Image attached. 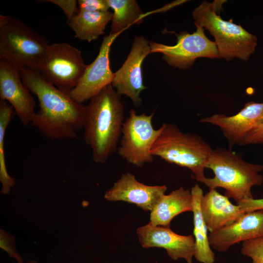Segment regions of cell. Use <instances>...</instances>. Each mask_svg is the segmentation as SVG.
<instances>
[{
    "instance_id": "obj_1",
    "label": "cell",
    "mask_w": 263,
    "mask_h": 263,
    "mask_svg": "<svg viewBox=\"0 0 263 263\" xmlns=\"http://www.w3.org/2000/svg\"><path fill=\"white\" fill-rule=\"evenodd\" d=\"M19 70L24 84L39 102L31 124L52 140L76 139L85 126L86 106L49 83L38 72L26 67Z\"/></svg>"
},
{
    "instance_id": "obj_2",
    "label": "cell",
    "mask_w": 263,
    "mask_h": 263,
    "mask_svg": "<svg viewBox=\"0 0 263 263\" xmlns=\"http://www.w3.org/2000/svg\"><path fill=\"white\" fill-rule=\"evenodd\" d=\"M120 96L110 84L86 106L83 139L90 147L95 163L106 162L117 150L125 121Z\"/></svg>"
},
{
    "instance_id": "obj_3",
    "label": "cell",
    "mask_w": 263,
    "mask_h": 263,
    "mask_svg": "<svg viewBox=\"0 0 263 263\" xmlns=\"http://www.w3.org/2000/svg\"><path fill=\"white\" fill-rule=\"evenodd\" d=\"M206 168L214 173L213 178L205 177L201 182L209 189L217 188L225 189V196L237 203L253 198L251 188L263 183V165L253 164L243 160L241 155L231 150L217 147L213 150Z\"/></svg>"
},
{
    "instance_id": "obj_4",
    "label": "cell",
    "mask_w": 263,
    "mask_h": 263,
    "mask_svg": "<svg viewBox=\"0 0 263 263\" xmlns=\"http://www.w3.org/2000/svg\"><path fill=\"white\" fill-rule=\"evenodd\" d=\"M151 153L166 162L189 169L192 178L200 182L213 149L199 135L182 132L172 123H163Z\"/></svg>"
},
{
    "instance_id": "obj_5",
    "label": "cell",
    "mask_w": 263,
    "mask_h": 263,
    "mask_svg": "<svg viewBox=\"0 0 263 263\" xmlns=\"http://www.w3.org/2000/svg\"><path fill=\"white\" fill-rule=\"evenodd\" d=\"M225 1H204L192 12L194 24L208 30L214 37L219 57L246 60L255 51L257 38L240 25L221 17L219 14Z\"/></svg>"
},
{
    "instance_id": "obj_6",
    "label": "cell",
    "mask_w": 263,
    "mask_h": 263,
    "mask_svg": "<svg viewBox=\"0 0 263 263\" xmlns=\"http://www.w3.org/2000/svg\"><path fill=\"white\" fill-rule=\"evenodd\" d=\"M50 44L44 37L19 19L0 15V59L38 72Z\"/></svg>"
},
{
    "instance_id": "obj_7",
    "label": "cell",
    "mask_w": 263,
    "mask_h": 263,
    "mask_svg": "<svg viewBox=\"0 0 263 263\" xmlns=\"http://www.w3.org/2000/svg\"><path fill=\"white\" fill-rule=\"evenodd\" d=\"M86 66L80 50L69 43L57 42L49 45L38 72L49 83L69 94Z\"/></svg>"
},
{
    "instance_id": "obj_8",
    "label": "cell",
    "mask_w": 263,
    "mask_h": 263,
    "mask_svg": "<svg viewBox=\"0 0 263 263\" xmlns=\"http://www.w3.org/2000/svg\"><path fill=\"white\" fill-rule=\"evenodd\" d=\"M153 114H137L131 109L123 123L118 153L128 163L137 167L153 160L151 150L161 131V127L154 129L152 126Z\"/></svg>"
},
{
    "instance_id": "obj_9",
    "label": "cell",
    "mask_w": 263,
    "mask_h": 263,
    "mask_svg": "<svg viewBox=\"0 0 263 263\" xmlns=\"http://www.w3.org/2000/svg\"><path fill=\"white\" fill-rule=\"evenodd\" d=\"M196 27V31L192 34L183 32L178 34L174 45L150 42L151 53L163 54V58L169 65L182 69L189 68L199 57H219L215 41L207 38L204 28Z\"/></svg>"
},
{
    "instance_id": "obj_10",
    "label": "cell",
    "mask_w": 263,
    "mask_h": 263,
    "mask_svg": "<svg viewBox=\"0 0 263 263\" xmlns=\"http://www.w3.org/2000/svg\"><path fill=\"white\" fill-rule=\"evenodd\" d=\"M120 34H109L103 38L97 56L92 63L87 65L76 86L69 93L74 101L83 104L112 84L114 73L110 66V52L112 44Z\"/></svg>"
},
{
    "instance_id": "obj_11",
    "label": "cell",
    "mask_w": 263,
    "mask_h": 263,
    "mask_svg": "<svg viewBox=\"0 0 263 263\" xmlns=\"http://www.w3.org/2000/svg\"><path fill=\"white\" fill-rule=\"evenodd\" d=\"M150 53L149 41L142 36L135 37L127 59L114 73L112 83L118 94L129 97L136 106L141 102V92L146 89L143 83L142 64Z\"/></svg>"
},
{
    "instance_id": "obj_12",
    "label": "cell",
    "mask_w": 263,
    "mask_h": 263,
    "mask_svg": "<svg viewBox=\"0 0 263 263\" xmlns=\"http://www.w3.org/2000/svg\"><path fill=\"white\" fill-rule=\"evenodd\" d=\"M0 98L13 107L22 125L31 123L35 101L22 82L19 68L3 59H0Z\"/></svg>"
},
{
    "instance_id": "obj_13",
    "label": "cell",
    "mask_w": 263,
    "mask_h": 263,
    "mask_svg": "<svg viewBox=\"0 0 263 263\" xmlns=\"http://www.w3.org/2000/svg\"><path fill=\"white\" fill-rule=\"evenodd\" d=\"M136 234L143 248H162L171 259L176 261L183 259L187 263H192L195 251L193 235H179L170 226H155L150 223L138 227Z\"/></svg>"
},
{
    "instance_id": "obj_14",
    "label": "cell",
    "mask_w": 263,
    "mask_h": 263,
    "mask_svg": "<svg viewBox=\"0 0 263 263\" xmlns=\"http://www.w3.org/2000/svg\"><path fill=\"white\" fill-rule=\"evenodd\" d=\"M200 121L218 127L227 140L229 149L232 150L236 145H242L247 134L263 123V102L250 101L233 115L215 114Z\"/></svg>"
},
{
    "instance_id": "obj_15",
    "label": "cell",
    "mask_w": 263,
    "mask_h": 263,
    "mask_svg": "<svg viewBox=\"0 0 263 263\" xmlns=\"http://www.w3.org/2000/svg\"><path fill=\"white\" fill-rule=\"evenodd\" d=\"M167 189L165 185L149 186L139 182L131 173H125L107 189L104 195L112 202L123 201L151 211Z\"/></svg>"
},
{
    "instance_id": "obj_16",
    "label": "cell",
    "mask_w": 263,
    "mask_h": 263,
    "mask_svg": "<svg viewBox=\"0 0 263 263\" xmlns=\"http://www.w3.org/2000/svg\"><path fill=\"white\" fill-rule=\"evenodd\" d=\"M263 237V210L246 212L238 220L208 235L211 247L226 252L235 244Z\"/></svg>"
},
{
    "instance_id": "obj_17",
    "label": "cell",
    "mask_w": 263,
    "mask_h": 263,
    "mask_svg": "<svg viewBox=\"0 0 263 263\" xmlns=\"http://www.w3.org/2000/svg\"><path fill=\"white\" fill-rule=\"evenodd\" d=\"M200 207L210 233L232 224L245 213L238 205L232 204L228 198L221 194L216 189H209L203 195Z\"/></svg>"
},
{
    "instance_id": "obj_18",
    "label": "cell",
    "mask_w": 263,
    "mask_h": 263,
    "mask_svg": "<svg viewBox=\"0 0 263 263\" xmlns=\"http://www.w3.org/2000/svg\"><path fill=\"white\" fill-rule=\"evenodd\" d=\"M192 211L191 190L181 187L168 194H163L150 211V223L155 226H168L177 215Z\"/></svg>"
},
{
    "instance_id": "obj_19",
    "label": "cell",
    "mask_w": 263,
    "mask_h": 263,
    "mask_svg": "<svg viewBox=\"0 0 263 263\" xmlns=\"http://www.w3.org/2000/svg\"><path fill=\"white\" fill-rule=\"evenodd\" d=\"M193 214V235L195 240L194 257L201 263H214L215 255L211 248L207 235V227L204 220L200 207L203 191L196 184L191 188Z\"/></svg>"
},
{
    "instance_id": "obj_20",
    "label": "cell",
    "mask_w": 263,
    "mask_h": 263,
    "mask_svg": "<svg viewBox=\"0 0 263 263\" xmlns=\"http://www.w3.org/2000/svg\"><path fill=\"white\" fill-rule=\"evenodd\" d=\"M113 13L109 11L88 12L79 10L72 19L67 20L75 37L91 42L105 33L108 23L112 20Z\"/></svg>"
},
{
    "instance_id": "obj_21",
    "label": "cell",
    "mask_w": 263,
    "mask_h": 263,
    "mask_svg": "<svg viewBox=\"0 0 263 263\" xmlns=\"http://www.w3.org/2000/svg\"><path fill=\"white\" fill-rule=\"evenodd\" d=\"M113 11L110 34H121L133 24H138L146 16L134 0H107Z\"/></svg>"
},
{
    "instance_id": "obj_22",
    "label": "cell",
    "mask_w": 263,
    "mask_h": 263,
    "mask_svg": "<svg viewBox=\"0 0 263 263\" xmlns=\"http://www.w3.org/2000/svg\"><path fill=\"white\" fill-rule=\"evenodd\" d=\"M16 114L13 107L6 101L0 99V193L8 194L16 185L15 179L7 170L4 152V138L6 129Z\"/></svg>"
},
{
    "instance_id": "obj_23",
    "label": "cell",
    "mask_w": 263,
    "mask_h": 263,
    "mask_svg": "<svg viewBox=\"0 0 263 263\" xmlns=\"http://www.w3.org/2000/svg\"><path fill=\"white\" fill-rule=\"evenodd\" d=\"M241 253L256 263H263V237L243 242Z\"/></svg>"
},
{
    "instance_id": "obj_24",
    "label": "cell",
    "mask_w": 263,
    "mask_h": 263,
    "mask_svg": "<svg viewBox=\"0 0 263 263\" xmlns=\"http://www.w3.org/2000/svg\"><path fill=\"white\" fill-rule=\"evenodd\" d=\"M0 248L18 263H23V260L17 252L15 237L2 229H0Z\"/></svg>"
},
{
    "instance_id": "obj_25",
    "label": "cell",
    "mask_w": 263,
    "mask_h": 263,
    "mask_svg": "<svg viewBox=\"0 0 263 263\" xmlns=\"http://www.w3.org/2000/svg\"><path fill=\"white\" fill-rule=\"evenodd\" d=\"M79 10L88 12L109 11L110 6L107 0H78Z\"/></svg>"
},
{
    "instance_id": "obj_26",
    "label": "cell",
    "mask_w": 263,
    "mask_h": 263,
    "mask_svg": "<svg viewBox=\"0 0 263 263\" xmlns=\"http://www.w3.org/2000/svg\"><path fill=\"white\" fill-rule=\"evenodd\" d=\"M40 1L50 2L60 7L67 17V20L72 19L79 11L77 1L75 0H49Z\"/></svg>"
},
{
    "instance_id": "obj_27",
    "label": "cell",
    "mask_w": 263,
    "mask_h": 263,
    "mask_svg": "<svg viewBox=\"0 0 263 263\" xmlns=\"http://www.w3.org/2000/svg\"><path fill=\"white\" fill-rule=\"evenodd\" d=\"M242 211L244 213L258 210H263V198H248L237 203Z\"/></svg>"
},
{
    "instance_id": "obj_28",
    "label": "cell",
    "mask_w": 263,
    "mask_h": 263,
    "mask_svg": "<svg viewBox=\"0 0 263 263\" xmlns=\"http://www.w3.org/2000/svg\"><path fill=\"white\" fill-rule=\"evenodd\" d=\"M263 144V123L253 129L246 136L242 145Z\"/></svg>"
},
{
    "instance_id": "obj_29",
    "label": "cell",
    "mask_w": 263,
    "mask_h": 263,
    "mask_svg": "<svg viewBox=\"0 0 263 263\" xmlns=\"http://www.w3.org/2000/svg\"><path fill=\"white\" fill-rule=\"evenodd\" d=\"M26 263H38L37 261L33 260L28 261Z\"/></svg>"
},
{
    "instance_id": "obj_30",
    "label": "cell",
    "mask_w": 263,
    "mask_h": 263,
    "mask_svg": "<svg viewBox=\"0 0 263 263\" xmlns=\"http://www.w3.org/2000/svg\"><path fill=\"white\" fill-rule=\"evenodd\" d=\"M253 263H255V262H253Z\"/></svg>"
}]
</instances>
